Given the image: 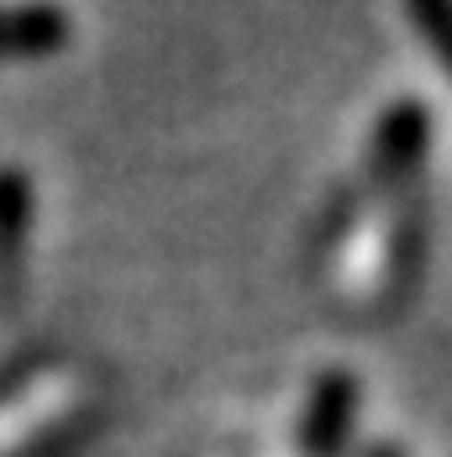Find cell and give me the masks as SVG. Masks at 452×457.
<instances>
[{"label":"cell","mask_w":452,"mask_h":457,"mask_svg":"<svg viewBox=\"0 0 452 457\" xmlns=\"http://www.w3.org/2000/svg\"><path fill=\"white\" fill-rule=\"evenodd\" d=\"M100 420L90 389L69 384L63 373H47L21 384L0 405V457H69L85 447Z\"/></svg>","instance_id":"cell-1"},{"label":"cell","mask_w":452,"mask_h":457,"mask_svg":"<svg viewBox=\"0 0 452 457\" xmlns=\"http://www.w3.org/2000/svg\"><path fill=\"white\" fill-rule=\"evenodd\" d=\"M426 147H431V111L421 100H395L368 137V189L410 195V179L426 163Z\"/></svg>","instance_id":"cell-2"},{"label":"cell","mask_w":452,"mask_h":457,"mask_svg":"<svg viewBox=\"0 0 452 457\" xmlns=\"http://www.w3.org/2000/svg\"><path fill=\"white\" fill-rule=\"evenodd\" d=\"M358 378L347 368H326L316 373L311 395H306V411H300V457H342L353 442V426H358Z\"/></svg>","instance_id":"cell-3"},{"label":"cell","mask_w":452,"mask_h":457,"mask_svg":"<svg viewBox=\"0 0 452 457\" xmlns=\"http://www.w3.org/2000/svg\"><path fill=\"white\" fill-rule=\"evenodd\" d=\"M74 37V16L63 0H0V63L53 58Z\"/></svg>","instance_id":"cell-4"},{"label":"cell","mask_w":452,"mask_h":457,"mask_svg":"<svg viewBox=\"0 0 452 457\" xmlns=\"http://www.w3.org/2000/svg\"><path fill=\"white\" fill-rule=\"evenodd\" d=\"M426 258H431V221H426V200L406 195L400 211H395V227L384 242V300L400 311L410 295L421 289L426 274Z\"/></svg>","instance_id":"cell-5"},{"label":"cell","mask_w":452,"mask_h":457,"mask_svg":"<svg viewBox=\"0 0 452 457\" xmlns=\"http://www.w3.org/2000/svg\"><path fill=\"white\" fill-rule=\"evenodd\" d=\"M32 221H38V189H32V174H27L21 163H0V289L21 284Z\"/></svg>","instance_id":"cell-6"},{"label":"cell","mask_w":452,"mask_h":457,"mask_svg":"<svg viewBox=\"0 0 452 457\" xmlns=\"http://www.w3.org/2000/svg\"><path fill=\"white\" fill-rule=\"evenodd\" d=\"M406 11H410V27L421 32V43L431 47V58L452 79V0H406Z\"/></svg>","instance_id":"cell-7"},{"label":"cell","mask_w":452,"mask_h":457,"mask_svg":"<svg viewBox=\"0 0 452 457\" xmlns=\"http://www.w3.org/2000/svg\"><path fill=\"white\" fill-rule=\"evenodd\" d=\"M353 227H358V200H353V189H342V195H331V205H326V216L316 227V258L337 253Z\"/></svg>","instance_id":"cell-8"},{"label":"cell","mask_w":452,"mask_h":457,"mask_svg":"<svg viewBox=\"0 0 452 457\" xmlns=\"http://www.w3.org/2000/svg\"><path fill=\"white\" fill-rule=\"evenodd\" d=\"M368 457H406V453H400V447H373Z\"/></svg>","instance_id":"cell-9"}]
</instances>
